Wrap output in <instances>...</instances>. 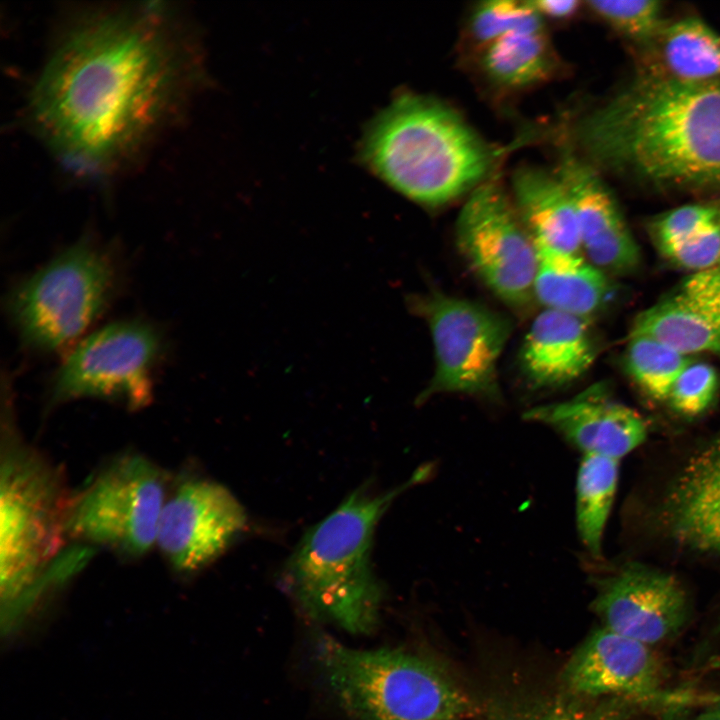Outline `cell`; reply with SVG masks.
Masks as SVG:
<instances>
[{
  "instance_id": "obj_1",
  "label": "cell",
  "mask_w": 720,
  "mask_h": 720,
  "mask_svg": "<svg viewBox=\"0 0 720 720\" xmlns=\"http://www.w3.org/2000/svg\"><path fill=\"white\" fill-rule=\"evenodd\" d=\"M191 56L162 8L85 14L63 34L32 89L34 127L71 167L108 171L174 112L195 74Z\"/></svg>"
},
{
  "instance_id": "obj_2",
  "label": "cell",
  "mask_w": 720,
  "mask_h": 720,
  "mask_svg": "<svg viewBox=\"0 0 720 720\" xmlns=\"http://www.w3.org/2000/svg\"><path fill=\"white\" fill-rule=\"evenodd\" d=\"M590 164L678 188H720V81L643 72L572 128Z\"/></svg>"
},
{
  "instance_id": "obj_3",
  "label": "cell",
  "mask_w": 720,
  "mask_h": 720,
  "mask_svg": "<svg viewBox=\"0 0 720 720\" xmlns=\"http://www.w3.org/2000/svg\"><path fill=\"white\" fill-rule=\"evenodd\" d=\"M360 163L393 190L425 207L446 204L485 182L495 152L453 108L403 92L372 118Z\"/></svg>"
},
{
  "instance_id": "obj_4",
  "label": "cell",
  "mask_w": 720,
  "mask_h": 720,
  "mask_svg": "<svg viewBox=\"0 0 720 720\" xmlns=\"http://www.w3.org/2000/svg\"><path fill=\"white\" fill-rule=\"evenodd\" d=\"M421 479L417 473L404 485L381 494L358 489L305 533L284 577L308 616L352 634L375 630L382 601L371 566L375 527L392 501Z\"/></svg>"
},
{
  "instance_id": "obj_5",
  "label": "cell",
  "mask_w": 720,
  "mask_h": 720,
  "mask_svg": "<svg viewBox=\"0 0 720 720\" xmlns=\"http://www.w3.org/2000/svg\"><path fill=\"white\" fill-rule=\"evenodd\" d=\"M314 660L354 720H462L475 712L469 696L435 664L402 649L358 650L322 635Z\"/></svg>"
},
{
  "instance_id": "obj_6",
  "label": "cell",
  "mask_w": 720,
  "mask_h": 720,
  "mask_svg": "<svg viewBox=\"0 0 720 720\" xmlns=\"http://www.w3.org/2000/svg\"><path fill=\"white\" fill-rule=\"evenodd\" d=\"M56 472L39 456L9 451L0 477V586L12 625L59 551L70 502Z\"/></svg>"
},
{
  "instance_id": "obj_7",
  "label": "cell",
  "mask_w": 720,
  "mask_h": 720,
  "mask_svg": "<svg viewBox=\"0 0 720 720\" xmlns=\"http://www.w3.org/2000/svg\"><path fill=\"white\" fill-rule=\"evenodd\" d=\"M116 284L112 257L85 238L20 282L9 296V314L26 346L58 351L103 312Z\"/></svg>"
},
{
  "instance_id": "obj_8",
  "label": "cell",
  "mask_w": 720,
  "mask_h": 720,
  "mask_svg": "<svg viewBox=\"0 0 720 720\" xmlns=\"http://www.w3.org/2000/svg\"><path fill=\"white\" fill-rule=\"evenodd\" d=\"M167 499L163 472L139 455L116 459L70 498L67 535L136 558L156 545Z\"/></svg>"
},
{
  "instance_id": "obj_9",
  "label": "cell",
  "mask_w": 720,
  "mask_h": 720,
  "mask_svg": "<svg viewBox=\"0 0 720 720\" xmlns=\"http://www.w3.org/2000/svg\"><path fill=\"white\" fill-rule=\"evenodd\" d=\"M408 304L426 320L435 353L433 377L416 401L423 403L438 393L497 399V362L510 335L509 321L482 305L440 292L411 296Z\"/></svg>"
},
{
  "instance_id": "obj_10",
  "label": "cell",
  "mask_w": 720,
  "mask_h": 720,
  "mask_svg": "<svg viewBox=\"0 0 720 720\" xmlns=\"http://www.w3.org/2000/svg\"><path fill=\"white\" fill-rule=\"evenodd\" d=\"M160 332L140 320L109 324L81 341L57 370L53 402L84 397L118 401L130 409L152 399V372L160 359Z\"/></svg>"
},
{
  "instance_id": "obj_11",
  "label": "cell",
  "mask_w": 720,
  "mask_h": 720,
  "mask_svg": "<svg viewBox=\"0 0 720 720\" xmlns=\"http://www.w3.org/2000/svg\"><path fill=\"white\" fill-rule=\"evenodd\" d=\"M456 243L472 272L502 301L525 307L534 299L537 249L512 201L495 180L466 199Z\"/></svg>"
},
{
  "instance_id": "obj_12",
  "label": "cell",
  "mask_w": 720,
  "mask_h": 720,
  "mask_svg": "<svg viewBox=\"0 0 720 720\" xmlns=\"http://www.w3.org/2000/svg\"><path fill=\"white\" fill-rule=\"evenodd\" d=\"M592 609L603 627L654 646L672 640L686 625L690 601L679 578L640 561L606 568L594 578Z\"/></svg>"
},
{
  "instance_id": "obj_13",
  "label": "cell",
  "mask_w": 720,
  "mask_h": 720,
  "mask_svg": "<svg viewBox=\"0 0 720 720\" xmlns=\"http://www.w3.org/2000/svg\"><path fill=\"white\" fill-rule=\"evenodd\" d=\"M245 526L243 507L227 488L189 479L166 499L156 545L172 568L193 573L223 554Z\"/></svg>"
},
{
  "instance_id": "obj_14",
  "label": "cell",
  "mask_w": 720,
  "mask_h": 720,
  "mask_svg": "<svg viewBox=\"0 0 720 720\" xmlns=\"http://www.w3.org/2000/svg\"><path fill=\"white\" fill-rule=\"evenodd\" d=\"M652 520L678 552L720 558V431L676 468L660 493Z\"/></svg>"
},
{
  "instance_id": "obj_15",
  "label": "cell",
  "mask_w": 720,
  "mask_h": 720,
  "mask_svg": "<svg viewBox=\"0 0 720 720\" xmlns=\"http://www.w3.org/2000/svg\"><path fill=\"white\" fill-rule=\"evenodd\" d=\"M564 680L573 694L586 699L668 697L662 693L664 671L652 647L603 626L576 650Z\"/></svg>"
},
{
  "instance_id": "obj_16",
  "label": "cell",
  "mask_w": 720,
  "mask_h": 720,
  "mask_svg": "<svg viewBox=\"0 0 720 720\" xmlns=\"http://www.w3.org/2000/svg\"><path fill=\"white\" fill-rule=\"evenodd\" d=\"M523 417L558 432L583 455L617 460L638 448L648 434L640 414L610 398L600 384L571 399L533 407Z\"/></svg>"
},
{
  "instance_id": "obj_17",
  "label": "cell",
  "mask_w": 720,
  "mask_h": 720,
  "mask_svg": "<svg viewBox=\"0 0 720 720\" xmlns=\"http://www.w3.org/2000/svg\"><path fill=\"white\" fill-rule=\"evenodd\" d=\"M562 152L556 174L574 203L581 247L598 268L632 271L639 264V248L613 194L589 162L569 148Z\"/></svg>"
},
{
  "instance_id": "obj_18",
  "label": "cell",
  "mask_w": 720,
  "mask_h": 720,
  "mask_svg": "<svg viewBox=\"0 0 720 720\" xmlns=\"http://www.w3.org/2000/svg\"><path fill=\"white\" fill-rule=\"evenodd\" d=\"M631 335L650 336L685 355L720 353V268L694 272L640 312Z\"/></svg>"
},
{
  "instance_id": "obj_19",
  "label": "cell",
  "mask_w": 720,
  "mask_h": 720,
  "mask_svg": "<svg viewBox=\"0 0 720 720\" xmlns=\"http://www.w3.org/2000/svg\"><path fill=\"white\" fill-rule=\"evenodd\" d=\"M595 353L587 318L544 309L525 335L520 364L536 388L560 387L588 370Z\"/></svg>"
},
{
  "instance_id": "obj_20",
  "label": "cell",
  "mask_w": 720,
  "mask_h": 720,
  "mask_svg": "<svg viewBox=\"0 0 720 720\" xmlns=\"http://www.w3.org/2000/svg\"><path fill=\"white\" fill-rule=\"evenodd\" d=\"M514 206L533 240L578 254V218L571 195L555 173L522 166L512 176Z\"/></svg>"
},
{
  "instance_id": "obj_21",
  "label": "cell",
  "mask_w": 720,
  "mask_h": 720,
  "mask_svg": "<svg viewBox=\"0 0 720 720\" xmlns=\"http://www.w3.org/2000/svg\"><path fill=\"white\" fill-rule=\"evenodd\" d=\"M534 243L537 249L534 298L545 309L583 318L598 311L611 292L604 273L578 254Z\"/></svg>"
},
{
  "instance_id": "obj_22",
  "label": "cell",
  "mask_w": 720,
  "mask_h": 720,
  "mask_svg": "<svg viewBox=\"0 0 720 720\" xmlns=\"http://www.w3.org/2000/svg\"><path fill=\"white\" fill-rule=\"evenodd\" d=\"M482 76L496 88L520 91L551 80L560 60L545 29L503 36L476 50Z\"/></svg>"
},
{
  "instance_id": "obj_23",
  "label": "cell",
  "mask_w": 720,
  "mask_h": 720,
  "mask_svg": "<svg viewBox=\"0 0 720 720\" xmlns=\"http://www.w3.org/2000/svg\"><path fill=\"white\" fill-rule=\"evenodd\" d=\"M650 73L684 82L720 81V34L698 17L666 23L656 39Z\"/></svg>"
},
{
  "instance_id": "obj_24",
  "label": "cell",
  "mask_w": 720,
  "mask_h": 720,
  "mask_svg": "<svg viewBox=\"0 0 720 720\" xmlns=\"http://www.w3.org/2000/svg\"><path fill=\"white\" fill-rule=\"evenodd\" d=\"M619 461L585 454L577 472V532L587 552L596 560L602 556L604 530L617 491Z\"/></svg>"
},
{
  "instance_id": "obj_25",
  "label": "cell",
  "mask_w": 720,
  "mask_h": 720,
  "mask_svg": "<svg viewBox=\"0 0 720 720\" xmlns=\"http://www.w3.org/2000/svg\"><path fill=\"white\" fill-rule=\"evenodd\" d=\"M691 362L687 355L645 335H631L625 355L628 374L655 401L668 400L675 381Z\"/></svg>"
},
{
  "instance_id": "obj_26",
  "label": "cell",
  "mask_w": 720,
  "mask_h": 720,
  "mask_svg": "<svg viewBox=\"0 0 720 720\" xmlns=\"http://www.w3.org/2000/svg\"><path fill=\"white\" fill-rule=\"evenodd\" d=\"M543 29L544 20L532 1L481 2L472 10L467 23V34L475 51L511 33Z\"/></svg>"
},
{
  "instance_id": "obj_27",
  "label": "cell",
  "mask_w": 720,
  "mask_h": 720,
  "mask_svg": "<svg viewBox=\"0 0 720 720\" xmlns=\"http://www.w3.org/2000/svg\"><path fill=\"white\" fill-rule=\"evenodd\" d=\"M587 8L618 34L643 45L659 35L666 22L656 0L587 1Z\"/></svg>"
},
{
  "instance_id": "obj_28",
  "label": "cell",
  "mask_w": 720,
  "mask_h": 720,
  "mask_svg": "<svg viewBox=\"0 0 720 720\" xmlns=\"http://www.w3.org/2000/svg\"><path fill=\"white\" fill-rule=\"evenodd\" d=\"M720 220V201L680 206L654 218L649 234L661 253L678 245Z\"/></svg>"
},
{
  "instance_id": "obj_29",
  "label": "cell",
  "mask_w": 720,
  "mask_h": 720,
  "mask_svg": "<svg viewBox=\"0 0 720 720\" xmlns=\"http://www.w3.org/2000/svg\"><path fill=\"white\" fill-rule=\"evenodd\" d=\"M718 387L716 370L707 363L692 361L675 381L667 401L681 416L695 418L710 408Z\"/></svg>"
},
{
  "instance_id": "obj_30",
  "label": "cell",
  "mask_w": 720,
  "mask_h": 720,
  "mask_svg": "<svg viewBox=\"0 0 720 720\" xmlns=\"http://www.w3.org/2000/svg\"><path fill=\"white\" fill-rule=\"evenodd\" d=\"M500 720H631L614 700L600 704L552 699L518 708Z\"/></svg>"
},
{
  "instance_id": "obj_31",
  "label": "cell",
  "mask_w": 720,
  "mask_h": 720,
  "mask_svg": "<svg viewBox=\"0 0 720 720\" xmlns=\"http://www.w3.org/2000/svg\"><path fill=\"white\" fill-rule=\"evenodd\" d=\"M661 255L673 265L695 272L716 267L720 262V220Z\"/></svg>"
},
{
  "instance_id": "obj_32",
  "label": "cell",
  "mask_w": 720,
  "mask_h": 720,
  "mask_svg": "<svg viewBox=\"0 0 720 720\" xmlns=\"http://www.w3.org/2000/svg\"><path fill=\"white\" fill-rule=\"evenodd\" d=\"M543 19L566 21L577 15L581 2L577 0H537L532 1Z\"/></svg>"
},
{
  "instance_id": "obj_33",
  "label": "cell",
  "mask_w": 720,
  "mask_h": 720,
  "mask_svg": "<svg viewBox=\"0 0 720 720\" xmlns=\"http://www.w3.org/2000/svg\"><path fill=\"white\" fill-rule=\"evenodd\" d=\"M691 720H720V697L712 700Z\"/></svg>"
},
{
  "instance_id": "obj_34",
  "label": "cell",
  "mask_w": 720,
  "mask_h": 720,
  "mask_svg": "<svg viewBox=\"0 0 720 720\" xmlns=\"http://www.w3.org/2000/svg\"><path fill=\"white\" fill-rule=\"evenodd\" d=\"M717 267H719V268H720V262H719V264L717 265Z\"/></svg>"
}]
</instances>
